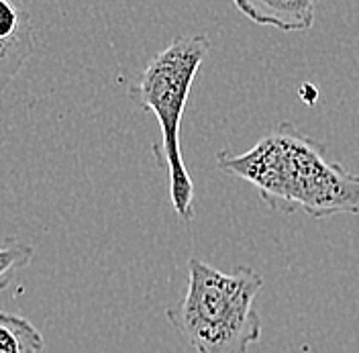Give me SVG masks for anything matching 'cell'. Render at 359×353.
Returning a JSON list of instances; mask_svg holds the SVG:
<instances>
[{
  "instance_id": "1",
  "label": "cell",
  "mask_w": 359,
  "mask_h": 353,
  "mask_svg": "<svg viewBox=\"0 0 359 353\" xmlns=\"http://www.w3.org/2000/svg\"><path fill=\"white\" fill-rule=\"evenodd\" d=\"M224 174L249 182L269 211L311 219L359 213V174L329 159L327 147L288 121L276 123L243 154L219 152Z\"/></svg>"
},
{
  "instance_id": "2",
  "label": "cell",
  "mask_w": 359,
  "mask_h": 353,
  "mask_svg": "<svg viewBox=\"0 0 359 353\" xmlns=\"http://www.w3.org/2000/svg\"><path fill=\"white\" fill-rule=\"evenodd\" d=\"M264 286L262 274L249 265L221 272L192 258L188 288L168 321L196 353H249L262 339V317L253 300Z\"/></svg>"
},
{
  "instance_id": "3",
  "label": "cell",
  "mask_w": 359,
  "mask_h": 353,
  "mask_svg": "<svg viewBox=\"0 0 359 353\" xmlns=\"http://www.w3.org/2000/svg\"><path fill=\"white\" fill-rule=\"evenodd\" d=\"M210 39L201 35H178L161 49L143 69L139 82L131 86L129 96L137 107L151 112L159 123L161 149L157 159L170 178V199L180 219H194V182L184 164L180 149V125L202 62L210 53Z\"/></svg>"
},
{
  "instance_id": "4",
  "label": "cell",
  "mask_w": 359,
  "mask_h": 353,
  "mask_svg": "<svg viewBox=\"0 0 359 353\" xmlns=\"http://www.w3.org/2000/svg\"><path fill=\"white\" fill-rule=\"evenodd\" d=\"M237 11L259 27L286 33L309 31L314 25L316 0H231Z\"/></svg>"
},
{
  "instance_id": "5",
  "label": "cell",
  "mask_w": 359,
  "mask_h": 353,
  "mask_svg": "<svg viewBox=\"0 0 359 353\" xmlns=\"http://www.w3.org/2000/svg\"><path fill=\"white\" fill-rule=\"evenodd\" d=\"M41 331L25 317L0 310V353H43Z\"/></svg>"
},
{
  "instance_id": "6",
  "label": "cell",
  "mask_w": 359,
  "mask_h": 353,
  "mask_svg": "<svg viewBox=\"0 0 359 353\" xmlns=\"http://www.w3.org/2000/svg\"><path fill=\"white\" fill-rule=\"evenodd\" d=\"M35 51V35L4 39L0 37V92L11 86V82L21 74L27 60Z\"/></svg>"
},
{
  "instance_id": "7",
  "label": "cell",
  "mask_w": 359,
  "mask_h": 353,
  "mask_svg": "<svg viewBox=\"0 0 359 353\" xmlns=\"http://www.w3.org/2000/svg\"><path fill=\"white\" fill-rule=\"evenodd\" d=\"M33 245L17 237H6L0 243V292L13 282V278L33 260Z\"/></svg>"
}]
</instances>
